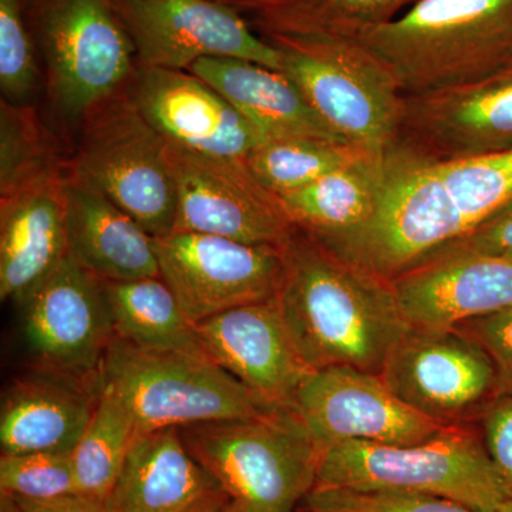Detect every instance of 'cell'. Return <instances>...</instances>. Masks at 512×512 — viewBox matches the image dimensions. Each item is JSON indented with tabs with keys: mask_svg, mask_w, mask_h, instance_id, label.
<instances>
[{
	"mask_svg": "<svg viewBox=\"0 0 512 512\" xmlns=\"http://www.w3.org/2000/svg\"><path fill=\"white\" fill-rule=\"evenodd\" d=\"M303 501L309 512H478L448 498L400 491L313 488Z\"/></svg>",
	"mask_w": 512,
	"mask_h": 512,
	"instance_id": "d6a6232c",
	"label": "cell"
},
{
	"mask_svg": "<svg viewBox=\"0 0 512 512\" xmlns=\"http://www.w3.org/2000/svg\"><path fill=\"white\" fill-rule=\"evenodd\" d=\"M0 493L36 501L79 493L72 453L2 454Z\"/></svg>",
	"mask_w": 512,
	"mask_h": 512,
	"instance_id": "1f68e13d",
	"label": "cell"
},
{
	"mask_svg": "<svg viewBox=\"0 0 512 512\" xmlns=\"http://www.w3.org/2000/svg\"><path fill=\"white\" fill-rule=\"evenodd\" d=\"M137 436L126 407L101 390L92 420L72 451L79 493L110 500Z\"/></svg>",
	"mask_w": 512,
	"mask_h": 512,
	"instance_id": "f546056e",
	"label": "cell"
},
{
	"mask_svg": "<svg viewBox=\"0 0 512 512\" xmlns=\"http://www.w3.org/2000/svg\"><path fill=\"white\" fill-rule=\"evenodd\" d=\"M15 498L23 512H114L110 500L82 493L42 501Z\"/></svg>",
	"mask_w": 512,
	"mask_h": 512,
	"instance_id": "8d00e7d4",
	"label": "cell"
},
{
	"mask_svg": "<svg viewBox=\"0 0 512 512\" xmlns=\"http://www.w3.org/2000/svg\"><path fill=\"white\" fill-rule=\"evenodd\" d=\"M178 431L235 512H293L315 487L325 451L291 409Z\"/></svg>",
	"mask_w": 512,
	"mask_h": 512,
	"instance_id": "3957f363",
	"label": "cell"
},
{
	"mask_svg": "<svg viewBox=\"0 0 512 512\" xmlns=\"http://www.w3.org/2000/svg\"><path fill=\"white\" fill-rule=\"evenodd\" d=\"M188 72L221 93L264 134L266 141L309 137L348 143L316 113L301 89L281 70L221 57L198 60Z\"/></svg>",
	"mask_w": 512,
	"mask_h": 512,
	"instance_id": "603a6c76",
	"label": "cell"
},
{
	"mask_svg": "<svg viewBox=\"0 0 512 512\" xmlns=\"http://www.w3.org/2000/svg\"><path fill=\"white\" fill-rule=\"evenodd\" d=\"M177 194L174 231L197 232L251 245L285 248L296 228L278 197L244 160L204 156L167 144Z\"/></svg>",
	"mask_w": 512,
	"mask_h": 512,
	"instance_id": "7c38bea8",
	"label": "cell"
},
{
	"mask_svg": "<svg viewBox=\"0 0 512 512\" xmlns=\"http://www.w3.org/2000/svg\"><path fill=\"white\" fill-rule=\"evenodd\" d=\"M414 156L431 210L457 242L512 200V150L453 161Z\"/></svg>",
	"mask_w": 512,
	"mask_h": 512,
	"instance_id": "cb8c5ba5",
	"label": "cell"
},
{
	"mask_svg": "<svg viewBox=\"0 0 512 512\" xmlns=\"http://www.w3.org/2000/svg\"><path fill=\"white\" fill-rule=\"evenodd\" d=\"M348 39L403 97L447 92L512 66V0H417L400 18Z\"/></svg>",
	"mask_w": 512,
	"mask_h": 512,
	"instance_id": "7a4b0ae2",
	"label": "cell"
},
{
	"mask_svg": "<svg viewBox=\"0 0 512 512\" xmlns=\"http://www.w3.org/2000/svg\"><path fill=\"white\" fill-rule=\"evenodd\" d=\"M66 178L0 198L2 301L22 305L69 256Z\"/></svg>",
	"mask_w": 512,
	"mask_h": 512,
	"instance_id": "ffe728a7",
	"label": "cell"
},
{
	"mask_svg": "<svg viewBox=\"0 0 512 512\" xmlns=\"http://www.w3.org/2000/svg\"><path fill=\"white\" fill-rule=\"evenodd\" d=\"M126 92L168 146L244 160L266 141L221 93L188 70L137 63Z\"/></svg>",
	"mask_w": 512,
	"mask_h": 512,
	"instance_id": "9a60e30c",
	"label": "cell"
},
{
	"mask_svg": "<svg viewBox=\"0 0 512 512\" xmlns=\"http://www.w3.org/2000/svg\"><path fill=\"white\" fill-rule=\"evenodd\" d=\"M70 171L127 212L153 238L171 234L177 194L167 143L154 130L126 87L79 121Z\"/></svg>",
	"mask_w": 512,
	"mask_h": 512,
	"instance_id": "52a82bcc",
	"label": "cell"
},
{
	"mask_svg": "<svg viewBox=\"0 0 512 512\" xmlns=\"http://www.w3.org/2000/svg\"><path fill=\"white\" fill-rule=\"evenodd\" d=\"M412 328L446 330L512 306V259L444 252L392 279Z\"/></svg>",
	"mask_w": 512,
	"mask_h": 512,
	"instance_id": "ac0fdd59",
	"label": "cell"
},
{
	"mask_svg": "<svg viewBox=\"0 0 512 512\" xmlns=\"http://www.w3.org/2000/svg\"><path fill=\"white\" fill-rule=\"evenodd\" d=\"M313 488L436 495L478 512H497L510 500L483 434L468 424H453L413 446L367 441L330 446Z\"/></svg>",
	"mask_w": 512,
	"mask_h": 512,
	"instance_id": "277c9868",
	"label": "cell"
},
{
	"mask_svg": "<svg viewBox=\"0 0 512 512\" xmlns=\"http://www.w3.org/2000/svg\"><path fill=\"white\" fill-rule=\"evenodd\" d=\"M101 282L116 338L140 349L204 352L195 326L161 276Z\"/></svg>",
	"mask_w": 512,
	"mask_h": 512,
	"instance_id": "484cf974",
	"label": "cell"
},
{
	"mask_svg": "<svg viewBox=\"0 0 512 512\" xmlns=\"http://www.w3.org/2000/svg\"><path fill=\"white\" fill-rule=\"evenodd\" d=\"M202 350L256 396L291 409L311 370L293 348L278 298L238 306L195 325Z\"/></svg>",
	"mask_w": 512,
	"mask_h": 512,
	"instance_id": "e0dca14e",
	"label": "cell"
},
{
	"mask_svg": "<svg viewBox=\"0 0 512 512\" xmlns=\"http://www.w3.org/2000/svg\"><path fill=\"white\" fill-rule=\"evenodd\" d=\"M28 0H0V87L3 100L29 104L43 76Z\"/></svg>",
	"mask_w": 512,
	"mask_h": 512,
	"instance_id": "4dcf8cb0",
	"label": "cell"
},
{
	"mask_svg": "<svg viewBox=\"0 0 512 512\" xmlns=\"http://www.w3.org/2000/svg\"><path fill=\"white\" fill-rule=\"evenodd\" d=\"M485 350L497 372L498 397L512 394V306L467 320L457 328Z\"/></svg>",
	"mask_w": 512,
	"mask_h": 512,
	"instance_id": "836d02e7",
	"label": "cell"
},
{
	"mask_svg": "<svg viewBox=\"0 0 512 512\" xmlns=\"http://www.w3.org/2000/svg\"><path fill=\"white\" fill-rule=\"evenodd\" d=\"M497 512H512V500L505 501V503L498 508Z\"/></svg>",
	"mask_w": 512,
	"mask_h": 512,
	"instance_id": "ab89813d",
	"label": "cell"
},
{
	"mask_svg": "<svg viewBox=\"0 0 512 512\" xmlns=\"http://www.w3.org/2000/svg\"><path fill=\"white\" fill-rule=\"evenodd\" d=\"M0 512H23L13 495L0 493Z\"/></svg>",
	"mask_w": 512,
	"mask_h": 512,
	"instance_id": "f35d334b",
	"label": "cell"
},
{
	"mask_svg": "<svg viewBox=\"0 0 512 512\" xmlns=\"http://www.w3.org/2000/svg\"><path fill=\"white\" fill-rule=\"evenodd\" d=\"M380 377L407 406L446 426L480 420L498 399L493 360L458 329L412 328Z\"/></svg>",
	"mask_w": 512,
	"mask_h": 512,
	"instance_id": "8fae6325",
	"label": "cell"
},
{
	"mask_svg": "<svg viewBox=\"0 0 512 512\" xmlns=\"http://www.w3.org/2000/svg\"><path fill=\"white\" fill-rule=\"evenodd\" d=\"M114 512H217L229 504L178 429L138 434L110 497Z\"/></svg>",
	"mask_w": 512,
	"mask_h": 512,
	"instance_id": "d6986e66",
	"label": "cell"
},
{
	"mask_svg": "<svg viewBox=\"0 0 512 512\" xmlns=\"http://www.w3.org/2000/svg\"><path fill=\"white\" fill-rule=\"evenodd\" d=\"M137 63L188 70L202 59H241L281 70V52L217 0H113Z\"/></svg>",
	"mask_w": 512,
	"mask_h": 512,
	"instance_id": "30bf717a",
	"label": "cell"
},
{
	"mask_svg": "<svg viewBox=\"0 0 512 512\" xmlns=\"http://www.w3.org/2000/svg\"><path fill=\"white\" fill-rule=\"evenodd\" d=\"M28 9L50 100L79 124L130 82L137 67L131 37L113 0H28Z\"/></svg>",
	"mask_w": 512,
	"mask_h": 512,
	"instance_id": "ba28073f",
	"label": "cell"
},
{
	"mask_svg": "<svg viewBox=\"0 0 512 512\" xmlns=\"http://www.w3.org/2000/svg\"><path fill=\"white\" fill-rule=\"evenodd\" d=\"M285 248L197 232L156 238L161 278L194 326L238 306L276 298L284 285Z\"/></svg>",
	"mask_w": 512,
	"mask_h": 512,
	"instance_id": "9c48e42d",
	"label": "cell"
},
{
	"mask_svg": "<svg viewBox=\"0 0 512 512\" xmlns=\"http://www.w3.org/2000/svg\"><path fill=\"white\" fill-rule=\"evenodd\" d=\"M70 173L59 140L30 104L0 103V198Z\"/></svg>",
	"mask_w": 512,
	"mask_h": 512,
	"instance_id": "4316f807",
	"label": "cell"
},
{
	"mask_svg": "<svg viewBox=\"0 0 512 512\" xmlns=\"http://www.w3.org/2000/svg\"><path fill=\"white\" fill-rule=\"evenodd\" d=\"M217 512H235L234 511V508L231 507V505H225L224 508H221L220 511H217Z\"/></svg>",
	"mask_w": 512,
	"mask_h": 512,
	"instance_id": "60d3db41",
	"label": "cell"
},
{
	"mask_svg": "<svg viewBox=\"0 0 512 512\" xmlns=\"http://www.w3.org/2000/svg\"><path fill=\"white\" fill-rule=\"evenodd\" d=\"M417 0H286L247 18L262 37H353L397 18Z\"/></svg>",
	"mask_w": 512,
	"mask_h": 512,
	"instance_id": "83f0119b",
	"label": "cell"
},
{
	"mask_svg": "<svg viewBox=\"0 0 512 512\" xmlns=\"http://www.w3.org/2000/svg\"><path fill=\"white\" fill-rule=\"evenodd\" d=\"M100 382L35 370L3 394L2 454L72 453L92 420Z\"/></svg>",
	"mask_w": 512,
	"mask_h": 512,
	"instance_id": "44dd1931",
	"label": "cell"
},
{
	"mask_svg": "<svg viewBox=\"0 0 512 512\" xmlns=\"http://www.w3.org/2000/svg\"><path fill=\"white\" fill-rule=\"evenodd\" d=\"M100 387L126 407L138 434L285 409L256 396L205 352L140 349L116 336L101 363Z\"/></svg>",
	"mask_w": 512,
	"mask_h": 512,
	"instance_id": "5b68a950",
	"label": "cell"
},
{
	"mask_svg": "<svg viewBox=\"0 0 512 512\" xmlns=\"http://www.w3.org/2000/svg\"><path fill=\"white\" fill-rule=\"evenodd\" d=\"M382 154H370L278 197L289 222L319 242L362 228L375 214L382 188Z\"/></svg>",
	"mask_w": 512,
	"mask_h": 512,
	"instance_id": "d4e9b609",
	"label": "cell"
},
{
	"mask_svg": "<svg viewBox=\"0 0 512 512\" xmlns=\"http://www.w3.org/2000/svg\"><path fill=\"white\" fill-rule=\"evenodd\" d=\"M22 328L36 369L100 382L114 339L103 282L72 255L22 303Z\"/></svg>",
	"mask_w": 512,
	"mask_h": 512,
	"instance_id": "4fadbf2b",
	"label": "cell"
},
{
	"mask_svg": "<svg viewBox=\"0 0 512 512\" xmlns=\"http://www.w3.org/2000/svg\"><path fill=\"white\" fill-rule=\"evenodd\" d=\"M281 52V72L343 140L382 154L402 126L404 97L375 57L348 37H264Z\"/></svg>",
	"mask_w": 512,
	"mask_h": 512,
	"instance_id": "8992f818",
	"label": "cell"
},
{
	"mask_svg": "<svg viewBox=\"0 0 512 512\" xmlns=\"http://www.w3.org/2000/svg\"><path fill=\"white\" fill-rule=\"evenodd\" d=\"M292 410L325 450L343 441L413 446L448 427L403 403L379 375L352 367L313 370Z\"/></svg>",
	"mask_w": 512,
	"mask_h": 512,
	"instance_id": "5bb4252c",
	"label": "cell"
},
{
	"mask_svg": "<svg viewBox=\"0 0 512 512\" xmlns=\"http://www.w3.org/2000/svg\"><path fill=\"white\" fill-rule=\"evenodd\" d=\"M450 251H474L512 259V200L478 225L467 237L444 249L439 255Z\"/></svg>",
	"mask_w": 512,
	"mask_h": 512,
	"instance_id": "d590c367",
	"label": "cell"
},
{
	"mask_svg": "<svg viewBox=\"0 0 512 512\" xmlns=\"http://www.w3.org/2000/svg\"><path fill=\"white\" fill-rule=\"evenodd\" d=\"M370 154L349 143L298 137L265 141L244 163L265 190L281 197Z\"/></svg>",
	"mask_w": 512,
	"mask_h": 512,
	"instance_id": "f1b7e54d",
	"label": "cell"
},
{
	"mask_svg": "<svg viewBox=\"0 0 512 512\" xmlns=\"http://www.w3.org/2000/svg\"><path fill=\"white\" fill-rule=\"evenodd\" d=\"M217 2L224 3L229 8L237 10L245 18H251V16L265 12V10L282 5L286 0H217Z\"/></svg>",
	"mask_w": 512,
	"mask_h": 512,
	"instance_id": "74e56055",
	"label": "cell"
},
{
	"mask_svg": "<svg viewBox=\"0 0 512 512\" xmlns=\"http://www.w3.org/2000/svg\"><path fill=\"white\" fill-rule=\"evenodd\" d=\"M396 144L434 161L512 150V66L483 82L404 97Z\"/></svg>",
	"mask_w": 512,
	"mask_h": 512,
	"instance_id": "2e32d148",
	"label": "cell"
},
{
	"mask_svg": "<svg viewBox=\"0 0 512 512\" xmlns=\"http://www.w3.org/2000/svg\"><path fill=\"white\" fill-rule=\"evenodd\" d=\"M70 255L100 281L161 276L156 238L70 171L64 184Z\"/></svg>",
	"mask_w": 512,
	"mask_h": 512,
	"instance_id": "7402d4cb",
	"label": "cell"
},
{
	"mask_svg": "<svg viewBox=\"0 0 512 512\" xmlns=\"http://www.w3.org/2000/svg\"><path fill=\"white\" fill-rule=\"evenodd\" d=\"M481 434L512 500V394L495 399L480 417Z\"/></svg>",
	"mask_w": 512,
	"mask_h": 512,
	"instance_id": "e575fe53",
	"label": "cell"
},
{
	"mask_svg": "<svg viewBox=\"0 0 512 512\" xmlns=\"http://www.w3.org/2000/svg\"><path fill=\"white\" fill-rule=\"evenodd\" d=\"M278 305L293 348L311 372L352 367L382 375L412 325L392 282L339 258L296 229L285 248Z\"/></svg>",
	"mask_w": 512,
	"mask_h": 512,
	"instance_id": "6da1fadb",
	"label": "cell"
}]
</instances>
